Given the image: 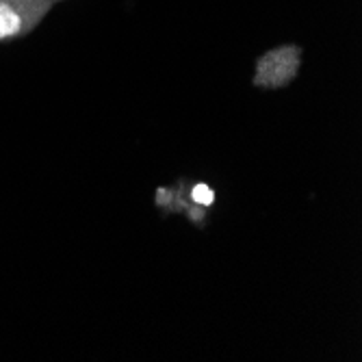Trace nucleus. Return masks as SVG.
<instances>
[{
    "instance_id": "1",
    "label": "nucleus",
    "mask_w": 362,
    "mask_h": 362,
    "mask_svg": "<svg viewBox=\"0 0 362 362\" xmlns=\"http://www.w3.org/2000/svg\"><path fill=\"white\" fill-rule=\"evenodd\" d=\"M52 0H0V42L22 37L44 20Z\"/></svg>"
},
{
    "instance_id": "2",
    "label": "nucleus",
    "mask_w": 362,
    "mask_h": 362,
    "mask_svg": "<svg viewBox=\"0 0 362 362\" xmlns=\"http://www.w3.org/2000/svg\"><path fill=\"white\" fill-rule=\"evenodd\" d=\"M300 68V50L286 46L272 50L262 57L256 65V76L254 83L260 87H280L286 85Z\"/></svg>"
},
{
    "instance_id": "3",
    "label": "nucleus",
    "mask_w": 362,
    "mask_h": 362,
    "mask_svg": "<svg viewBox=\"0 0 362 362\" xmlns=\"http://www.w3.org/2000/svg\"><path fill=\"white\" fill-rule=\"evenodd\" d=\"M191 195H193V200L197 204H211L213 202V191L206 185H197Z\"/></svg>"
},
{
    "instance_id": "4",
    "label": "nucleus",
    "mask_w": 362,
    "mask_h": 362,
    "mask_svg": "<svg viewBox=\"0 0 362 362\" xmlns=\"http://www.w3.org/2000/svg\"><path fill=\"white\" fill-rule=\"evenodd\" d=\"M52 3H54V0H52Z\"/></svg>"
}]
</instances>
